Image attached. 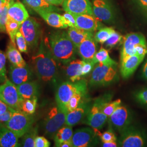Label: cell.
<instances>
[{
  "mask_svg": "<svg viewBox=\"0 0 147 147\" xmlns=\"http://www.w3.org/2000/svg\"><path fill=\"white\" fill-rule=\"evenodd\" d=\"M147 45L146 37L141 33H130L124 37L121 52V62L135 55V49L137 45Z\"/></svg>",
  "mask_w": 147,
  "mask_h": 147,
  "instance_id": "10",
  "label": "cell"
},
{
  "mask_svg": "<svg viewBox=\"0 0 147 147\" xmlns=\"http://www.w3.org/2000/svg\"><path fill=\"white\" fill-rule=\"evenodd\" d=\"M50 146V143L45 137H36L34 142V147H49Z\"/></svg>",
  "mask_w": 147,
  "mask_h": 147,
  "instance_id": "44",
  "label": "cell"
},
{
  "mask_svg": "<svg viewBox=\"0 0 147 147\" xmlns=\"http://www.w3.org/2000/svg\"><path fill=\"white\" fill-rule=\"evenodd\" d=\"M108 119L109 118L101 110L100 100H97L89 109L86 117V124L92 129L99 130L105 126Z\"/></svg>",
  "mask_w": 147,
  "mask_h": 147,
  "instance_id": "13",
  "label": "cell"
},
{
  "mask_svg": "<svg viewBox=\"0 0 147 147\" xmlns=\"http://www.w3.org/2000/svg\"><path fill=\"white\" fill-rule=\"evenodd\" d=\"M87 93V82L86 80H80L76 82H64L60 84L57 89L56 104L59 107L67 111L66 106L72 96L76 94L86 95Z\"/></svg>",
  "mask_w": 147,
  "mask_h": 147,
  "instance_id": "3",
  "label": "cell"
},
{
  "mask_svg": "<svg viewBox=\"0 0 147 147\" xmlns=\"http://www.w3.org/2000/svg\"><path fill=\"white\" fill-rule=\"evenodd\" d=\"M37 105V98L24 99L21 104L20 111L28 115L34 113Z\"/></svg>",
  "mask_w": 147,
  "mask_h": 147,
  "instance_id": "35",
  "label": "cell"
},
{
  "mask_svg": "<svg viewBox=\"0 0 147 147\" xmlns=\"http://www.w3.org/2000/svg\"><path fill=\"white\" fill-rule=\"evenodd\" d=\"M85 61L78 59H74L64 66L65 74L69 80L71 82L79 81L82 77L81 75V69Z\"/></svg>",
  "mask_w": 147,
  "mask_h": 147,
  "instance_id": "20",
  "label": "cell"
},
{
  "mask_svg": "<svg viewBox=\"0 0 147 147\" xmlns=\"http://www.w3.org/2000/svg\"><path fill=\"white\" fill-rule=\"evenodd\" d=\"M31 115L21 111H16L10 120L5 124L17 136L20 138L33 126L34 120Z\"/></svg>",
  "mask_w": 147,
  "mask_h": 147,
  "instance_id": "7",
  "label": "cell"
},
{
  "mask_svg": "<svg viewBox=\"0 0 147 147\" xmlns=\"http://www.w3.org/2000/svg\"><path fill=\"white\" fill-rule=\"evenodd\" d=\"M16 87L20 94L24 99L37 98L39 93V87L36 81H30Z\"/></svg>",
  "mask_w": 147,
  "mask_h": 147,
  "instance_id": "25",
  "label": "cell"
},
{
  "mask_svg": "<svg viewBox=\"0 0 147 147\" xmlns=\"http://www.w3.org/2000/svg\"><path fill=\"white\" fill-rule=\"evenodd\" d=\"M13 1H14V0H0V13L3 11L5 5Z\"/></svg>",
  "mask_w": 147,
  "mask_h": 147,
  "instance_id": "52",
  "label": "cell"
},
{
  "mask_svg": "<svg viewBox=\"0 0 147 147\" xmlns=\"http://www.w3.org/2000/svg\"><path fill=\"white\" fill-rule=\"evenodd\" d=\"M67 113V111L57 105L51 109L43 121L44 132L47 136L53 137L58 130L65 124Z\"/></svg>",
  "mask_w": 147,
  "mask_h": 147,
  "instance_id": "5",
  "label": "cell"
},
{
  "mask_svg": "<svg viewBox=\"0 0 147 147\" xmlns=\"http://www.w3.org/2000/svg\"><path fill=\"white\" fill-rule=\"evenodd\" d=\"M138 2L142 10L147 14V0H138Z\"/></svg>",
  "mask_w": 147,
  "mask_h": 147,
  "instance_id": "50",
  "label": "cell"
},
{
  "mask_svg": "<svg viewBox=\"0 0 147 147\" xmlns=\"http://www.w3.org/2000/svg\"><path fill=\"white\" fill-rule=\"evenodd\" d=\"M63 16H64L65 24L67 25L69 27L77 28L76 19L74 14L68 12H65L63 14Z\"/></svg>",
  "mask_w": 147,
  "mask_h": 147,
  "instance_id": "43",
  "label": "cell"
},
{
  "mask_svg": "<svg viewBox=\"0 0 147 147\" xmlns=\"http://www.w3.org/2000/svg\"><path fill=\"white\" fill-rule=\"evenodd\" d=\"M122 36L121 34L116 31L114 32L109 38L105 42L106 47H115L119 42H120L122 39Z\"/></svg>",
  "mask_w": 147,
  "mask_h": 147,
  "instance_id": "41",
  "label": "cell"
},
{
  "mask_svg": "<svg viewBox=\"0 0 147 147\" xmlns=\"http://www.w3.org/2000/svg\"><path fill=\"white\" fill-rule=\"evenodd\" d=\"M19 138L5 124L0 123V147H20Z\"/></svg>",
  "mask_w": 147,
  "mask_h": 147,
  "instance_id": "21",
  "label": "cell"
},
{
  "mask_svg": "<svg viewBox=\"0 0 147 147\" xmlns=\"http://www.w3.org/2000/svg\"><path fill=\"white\" fill-rule=\"evenodd\" d=\"M32 60L38 79L43 82L55 80L57 74V65L47 43L42 41L38 51L32 56Z\"/></svg>",
  "mask_w": 147,
  "mask_h": 147,
  "instance_id": "1",
  "label": "cell"
},
{
  "mask_svg": "<svg viewBox=\"0 0 147 147\" xmlns=\"http://www.w3.org/2000/svg\"><path fill=\"white\" fill-rule=\"evenodd\" d=\"M20 24L8 15L5 23L6 32L8 34L11 42L16 44V34L19 31Z\"/></svg>",
  "mask_w": 147,
  "mask_h": 147,
  "instance_id": "31",
  "label": "cell"
},
{
  "mask_svg": "<svg viewBox=\"0 0 147 147\" xmlns=\"http://www.w3.org/2000/svg\"><path fill=\"white\" fill-rule=\"evenodd\" d=\"M49 4L53 5H62L64 0H45Z\"/></svg>",
  "mask_w": 147,
  "mask_h": 147,
  "instance_id": "51",
  "label": "cell"
},
{
  "mask_svg": "<svg viewBox=\"0 0 147 147\" xmlns=\"http://www.w3.org/2000/svg\"><path fill=\"white\" fill-rule=\"evenodd\" d=\"M16 43L20 52L27 53L28 45L26 40L20 31L18 32L16 34Z\"/></svg>",
  "mask_w": 147,
  "mask_h": 147,
  "instance_id": "38",
  "label": "cell"
},
{
  "mask_svg": "<svg viewBox=\"0 0 147 147\" xmlns=\"http://www.w3.org/2000/svg\"><path fill=\"white\" fill-rule=\"evenodd\" d=\"M85 95L76 94L72 96L66 106V109L68 112H70L76 109L81 104L82 98Z\"/></svg>",
  "mask_w": 147,
  "mask_h": 147,
  "instance_id": "37",
  "label": "cell"
},
{
  "mask_svg": "<svg viewBox=\"0 0 147 147\" xmlns=\"http://www.w3.org/2000/svg\"><path fill=\"white\" fill-rule=\"evenodd\" d=\"M13 109V108L7 105L3 101L0 99V115L5 113L7 111Z\"/></svg>",
  "mask_w": 147,
  "mask_h": 147,
  "instance_id": "48",
  "label": "cell"
},
{
  "mask_svg": "<svg viewBox=\"0 0 147 147\" xmlns=\"http://www.w3.org/2000/svg\"><path fill=\"white\" fill-rule=\"evenodd\" d=\"M98 136L94 130L90 127H83L76 130L72 137L73 147H87L92 146Z\"/></svg>",
  "mask_w": 147,
  "mask_h": 147,
  "instance_id": "12",
  "label": "cell"
},
{
  "mask_svg": "<svg viewBox=\"0 0 147 147\" xmlns=\"http://www.w3.org/2000/svg\"><path fill=\"white\" fill-rule=\"evenodd\" d=\"M115 31L111 27L101 28L95 34L94 39L96 42L104 44Z\"/></svg>",
  "mask_w": 147,
  "mask_h": 147,
  "instance_id": "34",
  "label": "cell"
},
{
  "mask_svg": "<svg viewBox=\"0 0 147 147\" xmlns=\"http://www.w3.org/2000/svg\"><path fill=\"white\" fill-rule=\"evenodd\" d=\"M102 147H118V144L116 141L112 142H104L102 144Z\"/></svg>",
  "mask_w": 147,
  "mask_h": 147,
  "instance_id": "53",
  "label": "cell"
},
{
  "mask_svg": "<svg viewBox=\"0 0 147 147\" xmlns=\"http://www.w3.org/2000/svg\"><path fill=\"white\" fill-rule=\"evenodd\" d=\"M88 105L85 104H81L74 110L69 112L67 115L65 125L73 126L78 124L82 121L89 110Z\"/></svg>",
  "mask_w": 147,
  "mask_h": 147,
  "instance_id": "22",
  "label": "cell"
},
{
  "mask_svg": "<svg viewBox=\"0 0 147 147\" xmlns=\"http://www.w3.org/2000/svg\"><path fill=\"white\" fill-rule=\"evenodd\" d=\"M38 127H31L30 129L23 136L21 146L24 147H34L35 139L37 136Z\"/></svg>",
  "mask_w": 147,
  "mask_h": 147,
  "instance_id": "33",
  "label": "cell"
},
{
  "mask_svg": "<svg viewBox=\"0 0 147 147\" xmlns=\"http://www.w3.org/2000/svg\"><path fill=\"white\" fill-rule=\"evenodd\" d=\"M92 11L93 16L100 21L110 23L114 20L113 9L106 0H93Z\"/></svg>",
  "mask_w": 147,
  "mask_h": 147,
  "instance_id": "15",
  "label": "cell"
},
{
  "mask_svg": "<svg viewBox=\"0 0 147 147\" xmlns=\"http://www.w3.org/2000/svg\"><path fill=\"white\" fill-rule=\"evenodd\" d=\"M109 119L111 125L121 132L131 125L132 118L130 111L126 107L119 105Z\"/></svg>",
  "mask_w": 147,
  "mask_h": 147,
  "instance_id": "11",
  "label": "cell"
},
{
  "mask_svg": "<svg viewBox=\"0 0 147 147\" xmlns=\"http://www.w3.org/2000/svg\"><path fill=\"white\" fill-rule=\"evenodd\" d=\"M145 57L135 54L121 62V74L122 78L128 79L135 73Z\"/></svg>",
  "mask_w": 147,
  "mask_h": 147,
  "instance_id": "17",
  "label": "cell"
},
{
  "mask_svg": "<svg viewBox=\"0 0 147 147\" xmlns=\"http://www.w3.org/2000/svg\"><path fill=\"white\" fill-rule=\"evenodd\" d=\"M6 59L5 53L0 50V84H2L8 79L5 67Z\"/></svg>",
  "mask_w": 147,
  "mask_h": 147,
  "instance_id": "36",
  "label": "cell"
},
{
  "mask_svg": "<svg viewBox=\"0 0 147 147\" xmlns=\"http://www.w3.org/2000/svg\"><path fill=\"white\" fill-rule=\"evenodd\" d=\"M63 9L74 15L89 14L93 16L92 5L89 0H64Z\"/></svg>",
  "mask_w": 147,
  "mask_h": 147,
  "instance_id": "14",
  "label": "cell"
},
{
  "mask_svg": "<svg viewBox=\"0 0 147 147\" xmlns=\"http://www.w3.org/2000/svg\"><path fill=\"white\" fill-rule=\"evenodd\" d=\"M0 99L16 111H20L21 104L24 100L16 86L8 79L0 85Z\"/></svg>",
  "mask_w": 147,
  "mask_h": 147,
  "instance_id": "8",
  "label": "cell"
},
{
  "mask_svg": "<svg viewBox=\"0 0 147 147\" xmlns=\"http://www.w3.org/2000/svg\"><path fill=\"white\" fill-rule=\"evenodd\" d=\"M95 65L94 63L92 62H84L82 67L81 69V75L82 76H84L93 70L94 67Z\"/></svg>",
  "mask_w": 147,
  "mask_h": 147,
  "instance_id": "45",
  "label": "cell"
},
{
  "mask_svg": "<svg viewBox=\"0 0 147 147\" xmlns=\"http://www.w3.org/2000/svg\"><path fill=\"white\" fill-rule=\"evenodd\" d=\"M67 33L69 38L77 48L85 39L93 37L92 32L85 31L76 27H69Z\"/></svg>",
  "mask_w": 147,
  "mask_h": 147,
  "instance_id": "27",
  "label": "cell"
},
{
  "mask_svg": "<svg viewBox=\"0 0 147 147\" xmlns=\"http://www.w3.org/2000/svg\"><path fill=\"white\" fill-rule=\"evenodd\" d=\"M92 62L94 64L100 63L108 65H117L116 61L111 58L108 51L102 47H101L100 50L96 53Z\"/></svg>",
  "mask_w": 147,
  "mask_h": 147,
  "instance_id": "30",
  "label": "cell"
},
{
  "mask_svg": "<svg viewBox=\"0 0 147 147\" xmlns=\"http://www.w3.org/2000/svg\"><path fill=\"white\" fill-rule=\"evenodd\" d=\"M78 50L82 60L86 62H92L97 50L94 38L90 37L85 39L78 47Z\"/></svg>",
  "mask_w": 147,
  "mask_h": 147,
  "instance_id": "19",
  "label": "cell"
},
{
  "mask_svg": "<svg viewBox=\"0 0 147 147\" xmlns=\"http://www.w3.org/2000/svg\"><path fill=\"white\" fill-rule=\"evenodd\" d=\"M116 66L96 63L91 74L89 84L91 86H102L114 82L118 78Z\"/></svg>",
  "mask_w": 147,
  "mask_h": 147,
  "instance_id": "4",
  "label": "cell"
},
{
  "mask_svg": "<svg viewBox=\"0 0 147 147\" xmlns=\"http://www.w3.org/2000/svg\"><path fill=\"white\" fill-rule=\"evenodd\" d=\"M74 16L76 19L78 28L92 32L101 28L102 24L100 23V20L93 16L89 14H79Z\"/></svg>",
  "mask_w": 147,
  "mask_h": 147,
  "instance_id": "18",
  "label": "cell"
},
{
  "mask_svg": "<svg viewBox=\"0 0 147 147\" xmlns=\"http://www.w3.org/2000/svg\"><path fill=\"white\" fill-rule=\"evenodd\" d=\"M141 76L142 79L147 81V59L142 67Z\"/></svg>",
  "mask_w": 147,
  "mask_h": 147,
  "instance_id": "49",
  "label": "cell"
},
{
  "mask_svg": "<svg viewBox=\"0 0 147 147\" xmlns=\"http://www.w3.org/2000/svg\"><path fill=\"white\" fill-rule=\"evenodd\" d=\"M24 1L38 14L43 11H55L58 10L56 7L49 4L45 0H24Z\"/></svg>",
  "mask_w": 147,
  "mask_h": 147,
  "instance_id": "28",
  "label": "cell"
},
{
  "mask_svg": "<svg viewBox=\"0 0 147 147\" xmlns=\"http://www.w3.org/2000/svg\"><path fill=\"white\" fill-rule=\"evenodd\" d=\"M134 97L138 103L147 107V88L137 90L134 94Z\"/></svg>",
  "mask_w": 147,
  "mask_h": 147,
  "instance_id": "39",
  "label": "cell"
},
{
  "mask_svg": "<svg viewBox=\"0 0 147 147\" xmlns=\"http://www.w3.org/2000/svg\"><path fill=\"white\" fill-rule=\"evenodd\" d=\"M5 55L11 64L14 66L23 67L27 65L26 62L21 56L20 51L16 49V44L11 42H9L7 47Z\"/></svg>",
  "mask_w": 147,
  "mask_h": 147,
  "instance_id": "26",
  "label": "cell"
},
{
  "mask_svg": "<svg viewBox=\"0 0 147 147\" xmlns=\"http://www.w3.org/2000/svg\"><path fill=\"white\" fill-rule=\"evenodd\" d=\"M9 76L12 83L17 86L30 81L33 76V73L27 64L23 67H16L11 64L10 66Z\"/></svg>",
  "mask_w": 147,
  "mask_h": 147,
  "instance_id": "16",
  "label": "cell"
},
{
  "mask_svg": "<svg viewBox=\"0 0 147 147\" xmlns=\"http://www.w3.org/2000/svg\"><path fill=\"white\" fill-rule=\"evenodd\" d=\"M19 31L25 37L28 47L31 49L37 47L41 31L40 25L36 19L29 17L20 25Z\"/></svg>",
  "mask_w": 147,
  "mask_h": 147,
  "instance_id": "9",
  "label": "cell"
},
{
  "mask_svg": "<svg viewBox=\"0 0 147 147\" xmlns=\"http://www.w3.org/2000/svg\"><path fill=\"white\" fill-rule=\"evenodd\" d=\"M135 54L145 57L147 54V45L139 44L135 49Z\"/></svg>",
  "mask_w": 147,
  "mask_h": 147,
  "instance_id": "47",
  "label": "cell"
},
{
  "mask_svg": "<svg viewBox=\"0 0 147 147\" xmlns=\"http://www.w3.org/2000/svg\"><path fill=\"white\" fill-rule=\"evenodd\" d=\"M38 14L51 26L61 29L68 27L65 24L63 15L62 16L55 11H43L39 13Z\"/></svg>",
  "mask_w": 147,
  "mask_h": 147,
  "instance_id": "23",
  "label": "cell"
},
{
  "mask_svg": "<svg viewBox=\"0 0 147 147\" xmlns=\"http://www.w3.org/2000/svg\"><path fill=\"white\" fill-rule=\"evenodd\" d=\"M100 108L102 112L108 118L116 110V109L121 104V100L117 99L112 101L105 102L103 100H100Z\"/></svg>",
  "mask_w": 147,
  "mask_h": 147,
  "instance_id": "32",
  "label": "cell"
},
{
  "mask_svg": "<svg viewBox=\"0 0 147 147\" xmlns=\"http://www.w3.org/2000/svg\"><path fill=\"white\" fill-rule=\"evenodd\" d=\"M58 147H73V146L71 140H70L62 142L58 146Z\"/></svg>",
  "mask_w": 147,
  "mask_h": 147,
  "instance_id": "54",
  "label": "cell"
},
{
  "mask_svg": "<svg viewBox=\"0 0 147 147\" xmlns=\"http://www.w3.org/2000/svg\"><path fill=\"white\" fill-rule=\"evenodd\" d=\"M15 1L11 2L5 5L3 11L0 13V32H5V23L8 16V11L9 6Z\"/></svg>",
  "mask_w": 147,
  "mask_h": 147,
  "instance_id": "40",
  "label": "cell"
},
{
  "mask_svg": "<svg viewBox=\"0 0 147 147\" xmlns=\"http://www.w3.org/2000/svg\"><path fill=\"white\" fill-rule=\"evenodd\" d=\"M73 135V131L71 126L64 125L58 130L53 137L55 145L56 147L58 146L62 142L71 140Z\"/></svg>",
  "mask_w": 147,
  "mask_h": 147,
  "instance_id": "29",
  "label": "cell"
},
{
  "mask_svg": "<svg viewBox=\"0 0 147 147\" xmlns=\"http://www.w3.org/2000/svg\"><path fill=\"white\" fill-rule=\"evenodd\" d=\"M121 133L119 146L123 147H142L146 146L147 135L142 129L132 126L127 127Z\"/></svg>",
  "mask_w": 147,
  "mask_h": 147,
  "instance_id": "6",
  "label": "cell"
},
{
  "mask_svg": "<svg viewBox=\"0 0 147 147\" xmlns=\"http://www.w3.org/2000/svg\"><path fill=\"white\" fill-rule=\"evenodd\" d=\"M102 142H107L117 141V137L115 133L111 130L106 131L102 134H100L99 136Z\"/></svg>",
  "mask_w": 147,
  "mask_h": 147,
  "instance_id": "42",
  "label": "cell"
},
{
  "mask_svg": "<svg viewBox=\"0 0 147 147\" xmlns=\"http://www.w3.org/2000/svg\"><path fill=\"white\" fill-rule=\"evenodd\" d=\"M8 15L20 25L30 17L25 5L19 1L11 4L8 11Z\"/></svg>",
  "mask_w": 147,
  "mask_h": 147,
  "instance_id": "24",
  "label": "cell"
},
{
  "mask_svg": "<svg viewBox=\"0 0 147 147\" xmlns=\"http://www.w3.org/2000/svg\"><path fill=\"white\" fill-rule=\"evenodd\" d=\"M15 111L16 110L14 109H11L10 110L7 111L5 113L0 115V123L5 124V123L9 121Z\"/></svg>",
  "mask_w": 147,
  "mask_h": 147,
  "instance_id": "46",
  "label": "cell"
},
{
  "mask_svg": "<svg viewBox=\"0 0 147 147\" xmlns=\"http://www.w3.org/2000/svg\"><path fill=\"white\" fill-rule=\"evenodd\" d=\"M47 44L56 61L65 64L74 59L78 48L69 38L67 32H53L50 36Z\"/></svg>",
  "mask_w": 147,
  "mask_h": 147,
  "instance_id": "2",
  "label": "cell"
}]
</instances>
